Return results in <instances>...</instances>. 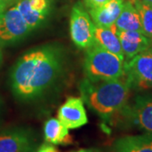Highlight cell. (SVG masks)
<instances>
[{"label": "cell", "instance_id": "1", "mask_svg": "<svg viewBox=\"0 0 152 152\" xmlns=\"http://www.w3.org/2000/svg\"><path fill=\"white\" fill-rule=\"evenodd\" d=\"M64 67V54L58 45L48 44L31 49L12 68V92L21 101L37 99L58 81Z\"/></svg>", "mask_w": 152, "mask_h": 152}, {"label": "cell", "instance_id": "2", "mask_svg": "<svg viewBox=\"0 0 152 152\" xmlns=\"http://www.w3.org/2000/svg\"><path fill=\"white\" fill-rule=\"evenodd\" d=\"M80 91L83 102L102 118L107 120L124 108L130 87L120 78L96 82L85 79L80 84Z\"/></svg>", "mask_w": 152, "mask_h": 152}, {"label": "cell", "instance_id": "3", "mask_svg": "<svg viewBox=\"0 0 152 152\" xmlns=\"http://www.w3.org/2000/svg\"><path fill=\"white\" fill-rule=\"evenodd\" d=\"M84 73L93 82L119 79L124 75V59L94 43L86 49Z\"/></svg>", "mask_w": 152, "mask_h": 152}, {"label": "cell", "instance_id": "4", "mask_svg": "<svg viewBox=\"0 0 152 152\" xmlns=\"http://www.w3.org/2000/svg\"><path fill=\"white\" fill-rule=\"evenodd\" d=\"M124 75L130 89H151L152 52L148 49L125 63Z\"/></svg>", "mask_w": 152, "mask_h": 152}, {"label": "cell", "instance_id": "5", "mask_svg": "<svg viewBox=\"0 0 152 152\" xmlns=\"http://www.w3.org/2000/svg\"><path fill=\"white\" fill-rule=\"evenodd\" d=\"M95 24L90 14L85 10L80 3L76 4L71 11L69 32L73 42L77 48L88 49L95 43Z\"/></svg>", "mask_w": 152, "mask_h": 152}, {"label": "cell", "instance_id": "6", "mask_svg": "<svg viewBox=\"0 0 152 152\" xmlns=\"http://www.w3.org/2000/svg\"><path fill=\"white\" fill-rule=\"evenodd\" d=\"M31 31L16 6L4 12L0 16V43L16 42L26 37Z\"/></svg>", "mask_w": 152, "mask_h": 152}, {"label": "cell", "instance_id": "7", "mask_svg": "<svg viewBox=\"0 0 152 152\" xmlns=\"http://www.w3.org/2000/svg\"><path fill=\"white\" fill-rule=\"evenodd\" d=\"M36 135L31 129L16 127L0 131V152H33Z\"/></svg>", "mask_w": 152, "mask_h": 152}, {"label": "cell", "instance_id": "8", "mask_svg": "<svg viewBox=\"0 0 152 152\" xmlns=\"http://www.w3.org/2000/svg\"><path fill=\"white\" fill-rule=\"evenodd\" d=\"M58 120L69 129H75L88 123L82 98L69 97L60 107Z\"/></svg>", "mask_w": 152, "mask_h": 152}, {"label": "cell", "instance_id": "9", "mask_svg": "<svg viewBox=\"0 0 152 152\" xmlns=\"http://www.w3.org/2000/svg\"><path fill=\"white\" fill-rule=\"evenodd\" d=\"M52 0H20L15 6L31 31L38 28L48 16Z\"/></svg>", "mask_w": 152, "mask_h": 152}, {"label": "cell", "instance_id": "10", "mask_svg": "<svg viewBox=\"0 0 152 152\" xmlns=\"http://www.w3.org/2000/svg\"><path fill=\"white\" fill-rule=\"evenodd\" d=\"M126 110V117L134 124L146 134H152V95L138 96L134 105Z\"/></svg>", "mask_w": 152, "mask_h": 152}, {"label": "cell", "instance_id": "11", "mask_svg": "<svg viewBox=\"0 0 152 152\" xmlns=\"http://www.w3.org/2000/svg\"><path fill=\"white\" fill-rule=\"evenodd\" d=\"M118 36L120 39L124 55L128 60L147 51L152 46L151 40L142 31H118Z\"/></svg>", "mask_w": 152, "mask_h": 152}, {"label": "cell", "instance_id": "12", "mask_svg": "<svg viewBox=\"0 0 152 152\" xmlns=\"http://www.w3.org/2000/svg\"><path fill=\"white\" fill-rule=\"evenodd\" d=\"M124 7L123 0H108L106 4L96 9L89 10L94 24L98 26L110 27L115 24Z\"/></svg>", "mask_w": 152, "mask_h": 152}, {"label": "cell", "instance_id": "13", "mask_svg": "<svg viewBox=\"0 0 152 152\" xmlns=\"http://www.w3.org/2000/svg\"><path fill=\"white\" fill-rule=\"evenodd\" d=\"M94 38L95 43L110 53L118 56L120 58L124 59L120 39L118 36V29L115 24L110 27H102L95 25Z\"/></svg>", "mask_w": 152, "mask_h": 152}, {"label": "cell", "instance_id": "14", "mask_svg": "<svg viewBox=\"0 0 152 152\" xmlns=\"http://www.w3.org/2000/svg\"><path fill=\"white\" fill-rule=\"evenodd\" d=\"M114 152H152V134L127 135L113 144Z\"/></svg>", "mask_w": 152, "mask_h": 152}, {"label": "cell", "instance_id": "15", "mask_svg": "<svg viewBox=\"0 0 152 152\" xmlns=\"http://www.w3.org/2000/svg\"><path fill=\"white\" fill-rule=\"evenodd\" d=\"M45 140L52 145H69L72 138L67 129L58 119L50 118L44 125Z\"/></svg>", "mask_w": 152, "mask_h": 152}, {"label": "cell", "instance_id": "16", "mask_svg": "<svg viewBox=\"0 0 152 152\" xmlns=\"http://www.w3.org/2000/svg\"><path fill=\"white\" fill-rule=\"evenodd\" d=\"M115 26L118 31H142L140 15L130 1L124 3L122 12L115 22Z\"/></svg>", "mask_w": 152, "mask_h": 152}, {"label": "cell", "instance_id": "17", "mask_svg": "<svg viewBox=\"0 0 152 152\" xmlns=\"http://www.w3.org/2000/svg\"><path fill=\"white\" fill-rule=\"evenodd\" d=\"M138 11L141 23L142 32L152 41V4L137 0H129Z\"/></svg>", "mask_w": 152, "mask_h": 152}, {"label": "cell", "instance_id": "18", "mask_svg": "<svg viewBox=\"0 0 152 152\" xmlns=\"http://www.w3.org/2000/svg\"><path fill=\"white\" fill-rule=\"evenodd\" d=\"M107 1L108 0H84V3L89 10L101 7L102 5H103L104 4H106Z\"/></svg>", "mask_w": 152, "mask_h": 152}, {"label": "cell", "instance_id": "19", "mask_svg": "<svg viewBox=\"0 0 152 152\" xmlns=\"http://www.w3.org/2000/svg\"><path fill=\"white\" fill-rule=\"evenodd\" d=\"M36 152H58L52 144H43L37 149Z\"/></svg>", "mask_w": 152, "mask_h": 152}, {"label": "cell", "instance_id": "20", "mask_svg": "<svg viewBox=\"0 0 152 152\" xmlns=\"http://www.w3.org/2000/svg\"><path fill=\"white\" fill-rule=\"evenodd\" d=\"M20 0H4V4H5L6 7L7 6H10V4H13L14 3H16V2H19Z\"/></svg>", "mask_w": 152, "mask_h": 152}, {"label": "cell", "instance_id": "21", "mask_svg": "<svg viewBox=\"0 0 152 152\" xmlns=\"http://www.w3.org/2000/svg\"><path fill=\"white\" fill-rule=\"evenodd\" d=\"M5 8L6 6L4 4H2L1 2H0V16L4 14V12L5 10Z\"/></svg>", "mask_w": 152, "mask_h": 152}, {"label": "cell", "instance_id": "22", "mask_svg": "<svg viewBox=\"0 0 152 152\" xmlns=\"http://www.w3.org/2000/svg\"><path fill=\"white\" fill-rule=\"evenodd\" d=\"M137 1L145 2V3H148V4H152V0H137Z\"/></svg>", "mask_w": 152, "mask_h": 152}, {"label": "cell", "instance_id": "23", "mask_svg": "<svg viewBox=\"0 0 152 152\" xmlns=\"http://www.w3.org/2000/svg\"><path fill=\"white\" fill-rule=\"evenodd\" d=\"M75 152H93L92 151H91V150H80V151H75Z\"/></svg>", "mask_w": 152, "mask_h": 152}, {"label": "cell", "instance_id": "24", "mask_svg": "<svg viewBox=\"0 0 152 152\" xmlns=\"http://www.w3.org/2000/svg\"><path fill=\"white\" fill-rule=\"evenodd\" d=\"M2 58H3V54H2V50H1V47H0V63L2 62Z\"/></svg>", "mask_w": 152, "mask_h": 152}, {"label": "cell", "instance_id": "25", "mask_svg": "<svg viewBox=\"0 0 152 152\" xmlns=\"http://www.w3.org/2000/svg\"><path fill=\"white\" fill-rule=\"evenodd\" d=\"M0 2L2 3V4H4V5H5V4H4V0H0ZM6 6V5H5Z\"/></svg>", "mask_w": 152, "mask_h": 152}, {"label": "cell", "instance_id": "26", "mask_svg": "<svg viewBox=\"0 0 152 152\" xmlns=\"http://www.w3.org/2000/svg\"><path fill=\"white\" fill-rule=\"evenodd\" d=\"M149 50H150V51H151V52H152V48H151L149 49Z\"/></svg>", "mask_w": 152, "mask_h": 152}, {"label": "cell", "instance_id": "27", "mask_svg": "<svg viewBox=\"0 0 152 152\" xmlns=\"http://www.w3.org/2000/svg\"><path fill=\"white\" fill-rule=\"evenodd\" d=\"M0 106H1V102H0Z\"/></svg>", "mask_w": 152, "mask_h": 152}]
</instances>
